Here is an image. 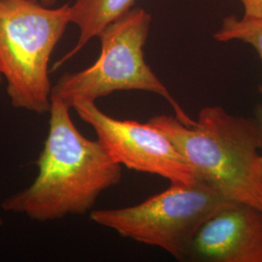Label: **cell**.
Returning <instances> with one entry per match:
<instances>
[{"instance_id": "obj_1", "label": "cell", "mask_w": 262, "mask_h": 262, "mask_svg": "<svg viewBox=\"0 0 262 262\" xmlns=\"http://www.w3.org/2000/svg\"><path fill=\"white\" fill-rule=\"evenodd\" d=\"M47 139L37 160V177L29 187L6 197L5 212L37 222L84 215L104 190L122 179V165L99 140L85 138L72 121L67 105L51 97Z\"/></svg>"}, {"instance_id": "obj_2", "label": "cell", "mask_w": 262, "mask_h": 262, "mask_svg": "<svg viewBox=\"0 0 262 262\" xmlns=\"http://www.w3.org/2000/svg\"><path fill=\"white\" fill-rule=\"evenodd\" d=\"M149 122L168 136L197 178L226 199L262 212V133L254 119L208 106L191 125L166 115Z\"/></svg>"}, {"instance_id": "obj_3", "label": "cell", "mask_w": 262, "mask_h": 262, "mask_svg": "<svg viewBox=\"0 0 262 262\" xmlns=\"http://www.w3.org/2000/svg\"><path fill=\"white\" fill-rule=\"evenodd\" d=\"M69 3L51 8L37 0H0V72L16 109L50 112V58L70 23Z\"/></svg>"}, {"instance_id": "obj_4", "label": "cell", "mask_w": 262, "mask_h": 262, "mask_svg": "<svg viewBox=\"0 0 262 262\" xmlns=\"http://www.w3.org/2000/svg\"><path fill=\"white\" fill-rule=\"evenodd\" d=\"M151 16L135 7L115 19L98 36L101 52L94 64L66 73L53 85L52 97L72 108L78 101L95 102L120 91H142L167 100L175 116L186 125L194 123L145 60L144 47Z\"/></svg>"}, {"instance_id": "obj_5", "label": "cell", "mask_w": 262, "mask_h": 262, "mask_svg": "<svg viewBox=\"0 0 262 262\" xmlns=\"http://www.w3.org/2000/svg\"><path fill=\"white\" fill-rule=\"evenodd\" d=\"M232 202L197 178L192 184H171L137 205L94 210L91 219L124 238L159 247L186 260L199 227Z\"/></svg>"}, {"instance_id": "obj_6", "label": "cell", "mask_w": 262, "mask_h": 262, "mask_svg": "<svg viewBox=\"0 0 262 262\" xmlns=\"http://www.w3.org/2000/svg\"><path fill=\"white\" fill-rule=\"evenodd\" d=\"M72 108L94 128L97 140L117 163L159 175L171 184L189 185L196 181L194 170L174 143L150 122L115 119L102 112L95 102L78 101Z\"/></svg>"}, {"instance_id": "obj_7", "label": "cell", "mask_w": 262, "mask_h": 262, "mask_svg": "<svg viewBox=\"0 0 262 262\" xmlns=\"http://www.w3.org/2000/svg\"><path fill=\"white\" fill-rule=\"evenodd\" d=\"M186 260L262 262V212L232 203L199 227Z\"/></svg>"}, {"instance_id": "obj_8", "label": "cell", "mask_w": 262, "mask_h": 262, "mask_svg": "<svg viewBox=\"0 0 262 262\" xmlns=\"http://www.w3.org/2000/svg\"><path fill=\"white\" fill-rule=\"evenodd\" d=\"M135 0H76L69 6L70 23L80 30L75 47L57 60L53 71L71 59L94 37H98L115 19L133 7Z\"/></svg>"}, {"instance_id": "obj_9", "label": "cell", "mask_w": 262, "mask_h": 262, "mask_svg": "<svg viewBox=\"0 0 262 262\" xmlns=\"http://www.w3.org/2000/svg\"><path fill=\"white\" fill-rule=\"evenodd\" d=\"M214 38L219 42L239 40L248 43L257 52L262 61V19L227 16L223 19L221 28L215 31ZM258 92L262 94V84L258 86Z\"/></svg>"}, {"instance_id": "obj_10", "label": "cell", "mask_w": 262, "mask_h": 262, "mask_svg": "<svg viewBox=\"0 0 262 262\" xmlns=\"http://www.w3.org/2000/svg\"><path fill=\"white\" fill-rule=\"evenodd\" d=\"M244 7V17L262 19V0H240Z\"/></svg>"}, {"instance_id": "obj_11", "label": "cell", "mask_w": 262, "mask_h": 262, "mask_svg": "<svg viewBox=\"0 0 262 262\" xmlns=\"http://www.w3.org/2000/svg\"><path fill=\"white\" fill-rule=\"evenodd\" d=\"M254 120L257 122V125L262 133V103L256 106V109L254 111Z\"/></svg>"}, {"instance_id": "obj_12", "label": "cell", "mask_w": 262, "mask_h": 262, "mask_svg": "<svg viewBox=\"0 0 262 262\" xmlns=\"http://www.w3.org/2000/svg\"><path fill=\"white\" fill-rule=\"evenodd\" d=\"M37 1H40L43 4L48 5V6H52V5H54L56 3V0H37Z\"/></svg>"}, {"instance_id": "obj_13", "label": "cell", "mask_w": 262, "mask_h": 262, "mask_svg": "<svg viewBox=\"0 0 262 262\" xmlns=\"http://www.w3.org/2000/svg\"><path fill=\"white\" fill-rule=\"evenodd\" d=\"M3 225V219L2 217H0V227Z\"/></svg>"}, {"instance_id": "obj_14", "label": "cell", "mask_w": 262, "mask_h": 262, "mask_svg": "<svg viewBox=\"0 0 262 262\" xmlns=\"http://www.w3.org/2000/svg\"><path fill=\"white\" fill-rule=\"evenodd\" d=\"M2 79H3V76L1 74V72H0V84L2 83Z\"/></svg>"}, {"instance_id": "obj_15", "label": "cell", "mask_w": 262, "mask_h": 262, "mask_svg": "<svg viewBox=\"0 0 262 262\" xmlns=\"http://www.w3.org/2000/svg\"><path fill=\"white\" fill-rule=\"evenodd\" d=\"M260 166H261V169H262V154H261V156H260Z\"/></svg>"}]
</instances>
